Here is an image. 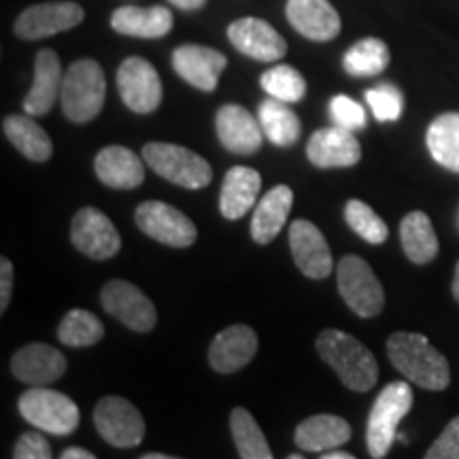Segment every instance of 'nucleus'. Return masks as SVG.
Segmentation results:
<instances>
[{
	"instance_id": "45",
	"label": "nucleus",
	"mask_w": 459,
	"mask_h": 459,
	"mask_svg": "<svg viewBox=\"0 0 459 459\" xmlns=\"http://www.w3.org/2000/svg\"><path fill=\"white\" fill-rule=\"evenodd\" d=\"M453 298L459 302V262H457V268H455V277H453Z\"/></svg>"
},
{
	"instance_id": "26",
	"label": "nucleus",
	"mask_w": 459,
	"mask_h": 459,
	"mask_svg": "<svg viewBox=\"0 0 459 459\" xmlns=\"http://www.w3.org/2000/svg\"><path fill=\"white\" fill-rule=\"evenodd\" d=\"M291 204H294V192L287 186H277L264 194V198L255 206L254 220H251V237L255 243L268 245L279 237Z\"/></svg>"
},
{
	"instance_id": "18",
	"label": "nucleus",
	"mask_w": 459,
	"mask_h": 459,
	"mask_svg": "<svg viewBox=\"0 0 459 459\" xmlns=\"http://www.w3.org/2000/svg\"><path fill=\"white\" fill-rule=\"evenodd\" d=\"M11 370L15 378L28 385H49L66 372V358L51 344L32 342L13 355Z\"/></svg>"
},
{
	"instance_id": "25",
	"label": "nucleus",
	"mask_w": 459,
	"mask_h": 459,
	"mask_svg": "<svg viewBox=\"0 0 459 459\" xmlns=\"http://www.w3.org/2000/svg\"><path fill=\"white\" fill-rule=\"evenodd\" d=\"M294 440L302 451L325 453L351 440V426L338 415H313L296 428Z\"/></svg>"
},
{
	"instance_id": "38",
	"label": "nucleus",
	"mask_w": 459,
	"mask_h": 459,
	"mask_svg": "<svg viewBox=\"0 0 459 459\" xmlns=\"http://www.w3.org/2000/svg\"><path fill=\"white\" fill-rule=\"evenodd\" d=\"M330 117L332 122L347 130H361L366 126V111L359 102H355L349 96L338 94L330 102Z\"/></svg>"
},
{
	"instance_id": "33",
	"label": "nucleus",
	"mask_w": 459,
	"mask_h": 459,
	"mask_svg": "<svg viewBox=\"0 0 459 459\" xmlns=\"http://www.w3.org/2000/svg\"><path fill=\"white\" fill-rule=\"evenodd\" d=\"M344 71L351 77H375L389 66V49L381 39H361L344 54Z\"/></svg>"
},
{
	"instance_id": "20",
	"label": "nucleus",
	"mask_w": 459,
	"mask_h": 459,
	"mask_svg": "<svg viewBox=\"0 0 459 459\" xmlns=\"http://www.w3.org/2000/svg\"><path fill=\"white\" fill-rule=\"evenodd\" d=\"M285 15L302 37L325 43L341 32V15L328 0H287Z\"/></svg>"
},
{
	"instance_id": "17",
	"label": "nucleus",
	"mask_w": 459,
	"mask_h": 459,
	"mask_svg": "<svg viewBox=\"0 0 459 459\" xmlns=\"http://www.w3.org/2000/svg\"><path fill=\"white\" fill-rule=\"evenodd\" d=\"M226 65L228 57L221 51L203 45H181L172 54V68L177 74L203 91H213L217 88Z\"/></svg>"
},
{
	"instance_id": "36",
	"label": "nucleus",
	"mask_w": 459,
	"mask_h": 459,
	"mask_svg": "<svg viewBox=\"0 0 459 459\" xmlns=\"http://www.w3.org/2000/svg\"><path fill=\"white\" fill-rule=\"evenodd\" d=\"M262 88L273 96V99L283 102H300L307 94V82L296 68L279 65L266 71L260 79Z\"/></svg>"
},
{
	"instance_id": "15",
	"label": "nucleus",
	"mask_w": 459,
	"mask_h": 459,
	"mask_svg": "<svg viewBox=\"0 0 459 459\" xmlns=\"http://www.w3.org/2000/svg\"><path fill=\"white\" fill-rule=\"evenodd\" d=\"M230 43L240 54L260 62L281 60L287 54V43L268 22L257 17H240L228 26Z\"/></svg>"
},
{
	"instance_id": "24",
	"label": "nucleus",
	"mask_w": 459,
	"mask_h": 459,
	"mask_svg": "<svg viewBox=\"0 0 459 459\" xmlns=\"http://www.w3.org/2000/svg\"><path fill=\"white\" fill-rule=\"evenodd\" d=\"M262 177L249 166H234L223 177L220 211L226 220H240L260 196Z\"/></svg>"
},
{
	"instance_id": "8",
	"label": "nucleus",
	"mask_w": 459,
	"mask_h": 459,
	"mask_svg": "<svg viewBox=\"0 0 459 459\" xmlns=\"http://www.w3.org/2000/svg\"><path fill=\"white\" fill-rule=\"evenodd\" d=\"M94 426L111 446L130 449L145 438V419L132 402L119 395H107L94 409Z\"/></svg>"
},
{
	"instance_id": "32",
	"label": "nucleus",
	"mask_w": 459,
	"mask_h": 459,
	"mask_svg": "<svg viewBox=\"0 0 459 459\" xmlns=\"http://www.w3.org/2000/svg\"><path fill=\"white\" fill-rule=\"evenodd\" d=\"M230 432H232L234 445L243 459H271L273 451L266 443L262 428L249 411L234 409L230 415Z\"/></svg>"
},
{
	"instance_id": "37",
	"label": "nucleus",
	"mask_w": 459,
	"mask_h": 459,
	"mask_svg": "<svg viewBox=\"0 0 459 459\" xmlns=\"http://www.w3.org/2000/svg\"><path fill=\"white\" fill-rule=\"evenodd\" d=\"M366 102L378 122H398L404 111V96L392 83H381L366 91Z\"/></svg>"
},
{
	"instance_id": "48",
	"label": "nucleus",
	"mask_w": 459,
	"mask_h": 459,
	"mask_svg": "<svg viewBox=\"0 0 459 459\" xmlns=\"http://www.w3.org/2000/svg\"><path fill=\"white\" fill-rule=\"evenodd\" d=\"M457 228H459V211H457Z\"/></svg>"
},
{
	"instance_id": "41",
	"label": "nucleus",
	"mask_w": 459,
	"mask_h": 459,
	"mask_svg": "<svg viewBox=\"0 0 459 459\" xmlns=\"http://www.w3.org/2000/svg\"><path fill=\"white\" fill-rule=\"evenodd\" d=\"M11 294H13V264L3 257L0 260V313L9 308Z\"/></svg>"
},
{
	"instance_id": "1",
	"label": "nucleus",
	"mask_w": 459,
	"mask_h": 459,
	"mask_svg": "<svg viewBox=\"0 0 459 459\" xmlns=\"http://www.w3.org/2000/svg\"><path fill=\"white\" fill-rule=\"evenodd\" d=\"M387 355L394 368L415 385L429 392H443L449 387V361L423 334L395 332L387 341Z\"/></svg>"
},
{
	"instance_id": "19",
	"label": "nucleus",
	"mask_w": 459,
	"mask_h": 459,
	"mask_svg": "<svg viewBox=\"0 0 459 459\" xmlns=\"http://www.w3.org/2000/svg\"><path fill=\"white\" fill-rule=\"evenodd\" d=\"M215 130L221 145L238 156H251L262 145L264 132L260 119H255L240 105H223L217 111Z\"/></svg>"
},
{
	"instance_id": "34",
	"label": "nucleus",
	"mask_w": 459,
	"mask_h": 459,
	"mask_svg": "<svg viewBox=\"0 0 459 459\" xmlns=\"http://www.w3.org/2000/svg\"><path fill=\"white\" fill-rule=\"evenodd\" d=\"M105 336V325L96 317L94 313L85 311V308H73L65 315L57 328V338L62 344L73 349L91 347V344L100 342Z\"/></svg>"
},
{
	"instance_id": "11",
	"label": "nucleus",
	"mask_w": 459,
	"mask_h": 459,
	"mask_svg": "<svg viewBox=\"0 0 459 459\" xmlns=\"http://www.w3.org/2000/svg\"><path fill=\"white\" fill-rule=\"evenodd\" d=\"M117 90L130 111L147 115L162 105V82L152 62L143 57H128L117 68Z\"/></svg>"
},
{
	"instance_id": "4",
	"label": "nucleus",
	"mask_w": 459,
	"mask_h": 459,
	"mask_svg": "<svg viewBox=\"0 0 459 459\" xmlns=\"http://www.w3.org/2000/svg\"><path fill=\"white\" fill-rule=\"evenodd\" d=\"M412 409V389L409 383L394 381L378 394L370 409L366 426V445L375 459L385 457L392 445L398 440L400 421Z\"/></svg>"
},
{
	"instance_id": "39",
	"label": "nucleus",
	"mask_w": 459,
	"mask_h": 459,
	"mask_svg": "<svg viewBox=\"0 0 459 459\" xmlns=\"http://www.w3.org/2000/svg\"><path fill=\"white\" fill-rule=\"evenodd\" d=\"M426 459H459V417H453L438 440L429 446Z\"/></svg>"
},
{
	"instance_id": "9",
	"label": "nucleus",
	"mask_w": 459,
	"mask_h": 459,
	"mask_svg": "<svg viewBox=\"0 0 459 459\" xmlns=\"http://www.w3.org/2000/svg\"><path fill=\"white\" fill-rule=\"evenodd\" d=\"M134 221L147 237L162 245L177 247V249L192 247L198 238V230L194 221L179 209L160 203V200H149V203L136 206Z\"/></svg>"
},
{
	"instance_id": "5",
	"label": "nucleus",
	"mask_w": 459,
	"mask_h": 459,
	"mask_svg": "<svg viewBox=\"0 0 459 459\" xmlns=\"http://www.w3.org/2000/svg\"><path fill=\"white\" fill-rule=\"evenodd\" d=\"M143 160L162 179L186 189H203L213 179L211 164L203 156L175 143H147Z\"/></svg>"
},
{
	"instance_id": "43",
	"label": "nucleus",
	"mask_w": 459,
	"mask_h": 459,
	"mask_svg": "<svg viewBox=\"0 0 459 459\" xmlns=\"http://www.w3.org/2000/svg\"><path fill=\"white\" fill-rule=\"evenodd\" d=\"M170 3L177 4V7L183 11H196L204 7L206 0H170Z\"/></svg>"
},
{
	"instance_id": "46",
	"label": "nucleus",
	"mask_w": 459,
	"mask_h": 459,
	"mask_svg": "<svg viewBox=\"0 0 459 459\" xmlns=\"http://www.w3.org/2000/svg\"><path fill=\"white\" fill-rule=\"evenodd\" d=\"M141 459H170V455H164V453H147Z\"/></svg>"
},
{
	"instance_id": "13",
	"label": "nucleus",
	"mask_w": 459,
	"mask_h": 459,
	"mask_svg": "<svg viewBox=\"0 0 459 459\" xmlns=\"http://www.w3.org/2000/svg\"><path fill=\"white\" fill-rule=\"evenodd\" d=\"M83 9L77 3H43L32 4L17 17L15 34L24 41L54 37L57 32H66L83 22Z\"/></svg>"
},
{
	"instance_id": "47",
	"label": "nucleus",
	"mask_w": 459,
	"mask_h": 459,
	"mask_svg": "<svg viewBox=\"0 0 459 459\" xmlns=\"http://www.w3.org/2000/svg\"><path fill=\"white\" fill-rule=\"evenodd\" d=\"M304 455H298V453H294V455H290V459H302Z\"/></svg>"
},
{
	"instance_id": "3",
	"label": "nucleus",
	"mask_w": 459,
	"mask_h": 459,
	"mask_svg": "<svg viewBox=\"0 0 459 459\" xmlns=\"http://www.w3.org/2000/svg\"><path fill=\"white\" fill-rule=\"evenodd\" d=\"M107 77L99 62L77 60L68 66L62 82V108L73 124H88L105 107Z\"/></svg>"
},
{
	"instance_id": "22",
	"label": "nucleus",
	"mask_w": 459,
	"mask_h": 459,
	"mask_svg": "<svg viewBox=\"0 0 459 459\" xmlns=\"http://www.w3.org/2000/svg\"><path fill=\"white\" fill-rule=\"evenodd\" d=\"M257 336L249 325H230L213 338L209 349V361L220 375H232L254 359Z\"/></svg>"
},
{
	"instance_id": "23",
	"label": "nucleus",
	"mask_w": 459,
	"mask_h": 459,
	"mask_svg": "<svg viewBox=\"0 0 459 459\" xmlns=\"http://www.w3.org/2000/svg\"><path fill=\"white\" fill-rule=\"evenodd\" d=\"M94 170L105 186L134 189L145 181V164L128 147L108 145L94 160Z\"/></svg>"
},
{
	"instance_id": "2",
	"label": "nucleus",
	"mask_w": 459,
	"mask_h": 459,
	"mask_svg": "<svg viewBox=\"0 0 459 459\" xmlns=\"http://www.w3.org/2000/svg\"><path fill=\"white\" fill-rule=\"evenodd\" d=\"M319 358L336 372L341 383L351 392H370L378 381L377 358L366 344L342 330L328 328L317 336Z\"/></svg>"
},
{
	"instance_id": "44",
	"label": "nucleus",
	"mask_w": 459,
	"mask_h": 459,
	"mask_svg": "<svg viewBox=\"0 0 459 459\" xmlns=\"http://www.w3.org/2000/svg\"><path fill=\"white\" fill-rule=\"evenodd\" d=\"M324 459H353L351 453H338V451H328V453H321Z\"/></svg>"
},
{
	"instance_id": "21",
	"label": "nucleus",
	"mask_w": 459,
	"mask_h": 459,
	"mask_svg": "<svg viewBox=\"0 0 459 459\" xmlns=\"http://www.w3.org/2000/svg\"><path fill=\"white\" fill-rule=\"evenodd\" d=\"M62 73L60 57L54 49H41L34 62V79L32 88L24 99V111L32 117H43L48 115L62 94Z\"/></svg>"
},
{
	"instance_id": "29",
	"label": "nucleus",
	"mask_w": 459,
	"mask_h": 459,
	"mask_svg": "<svg viewBox=\"0 0 459 459\" xmlns=\"http://www.w3.org/2000/svg\"><path fill=\"white\" fill-rule=\"evenodd\" d=\"M400 240L406 257L417 266H426L438 255V237L423 211H411L400 223Z\"/></svg>"
},
{
	"instance_id": "40",
	"label": "nucleus",
	"mask_w": 459,
	"mask_h": 459,
	"mask_svg": "<svg viewBox=\"0 0 459 459\" xmlns=\"http://www.w3.org/2000/svg\"><path fill=\"white\" fill-rule=\"evenodd\" d=\"M39 432H41V429H39ZM39 432H26L17 438V443L13 446L15 459H49L54 455L48 438Z\"/></svg>"
},
{
	"instance_id": "30",
	"label": "nucleus",
	"mask_w": 459,
	"mask_h": 459,
	"mask_svg": "<svg viewBox=\"0 0 459 459\" xmlns=\"http://www.w3.org/2000/svg\"><path fill=\"white\" fill-rule=\"evenodd\" d=\"M257 119H260L264 136L273 145L290 147L300 139V119H298V115L283 100L273 99V96L268 100H264L260 105V111H257Z\"/></svg>"
},
{
	"instance_id": "35",
	"label": "nucleus",
	"mask_w": 459,
	"mask_h": 459,
	"mask_svg": "<svg viewBox=\"0 0 459 459\" xmlns=\"http://www.w3.org/2000/svg\"><path fill=\"white\" fill-rule=\"evenodd\" d=\"M344 220L358 237L370 245H383L389 237L387 223L372 211V206L361 203V200H349L344 206Z\"/></svg>"
},
{
	"instance_id": "6",
	"label": "nucleus",
	"mask_w": 459,
	"mask_h": 459,
	"mask_svg": "<svg viewBox=\"0 0 459 459\" xmlns=\"http://www.w3.org/2000/svg\"><path fill=\"white\" fill-rule=\"evenodd\" d=\"M20 412L30 426L54 436H71L82 421V412L66 394L45 385H34L22 394Z\"/></svg>"
},
{
	"instance_id": "28",
	"label": "nucleus",
	"mask_w": 459,
	"mask_h": 459,
	"mask_svg": "<svg viewBox=\"0 0 459 459\" xmlns=\"http://www.w3.org/2000/svg\"><path fill=\"white\" fill-rule=\"evenodd\" d=\"M3 130L17 152L30 162H48L54 153V143L49 134L34 122L32 115H9L4 117Z\"/></svg>"
},
{
	"instance_id": "12",
	"label": "nucleus",
	"mask_w": 459,
	"mask_h": 459,
	"mask_svg": "<svg viewBox=\"0 0 459 459\" xmlns=\"http://www.w3.org/2000/svg\"><path fill=\"white\" fill-rule=\"evenodd\" d=\"M71 240L77 247V251H82L83 255L96 262L111 260L122 247V237H119L117 228L113 226L111 220L102 211L94 209V206H83L82 211L74 213Z\"/></svg>"
},
{
	"instance_id": "10",
	"label": "nucleus",
	"mask_w": 459,
	"mask_h": 459,
	"mask_svg": "<svg viewBox=\"0 0 459 459\" xmlns=\"http://www.w3.org/2000/svg\"><path fill=\"white\" fill-rule=\"evenodd\" d=\"M102 308L134 332H152L158 324V313L152 300L134 283L113 279L100 291Z\"/></svg>"
},
{
	"instance_id": "14",
	"label": "nucleus",
	"mask_w": 459,
	"mask_h": 459,
	"mask_svg": "<svg viewBox=\"0 0 459 459\" xmlns=\"http://www.w3.org/2000/svg\"><path fill=\"white\" fill-rule=\"evenodd\" d=\"M290 249L294 255L296 266L308 279L321 281L330 277L332 268V251L328 247L321 230L307 220H298L290 228Z\"/></svg>"
},
{
	"instance_id": "42",
	"label": "nucleus",
	"mask_w": 459,
	"mask_h": 459,
	"mask_svg": "<svg viewBox=\"0 0 459 459\" xmlns=\"http://www.w3.org/2000/svg\"><path fill=\"white\" fill-rule=\"evenodd\" d=\"M62 459H96V455L88 449H82V446H68L62 451Z\"/></svg>"
},
{
	"instance_id": "27",
	"label": "nucleus",
	"mask_w": 459,
	"mask_h": 459,
	"mask_svg": "<svg viewBox=\"0 0 459 459\" xmlns=\"http://www.w3.org/2000/svg\"><path fill=\"white\" fill-rule=\"evenodd\" d=\"M115 32L136 39H162L172 28V13L166 7H119L111 15Z\"/></svg>"
},
{
	"instance_id": "7",
	"label": "nucleus",
	"mask_w": 459,
	"mask_h": 459,
	"mask_svg": "<svg viewBox=\"0 0 459 459\" xmlns=\"http://www.w3.org/2000/svg\"><path fill=\"white\" fill-rule=\"evenodd\" d=\"M338 291L344 304L359 317L370 319L385 307V291L370 264L358 255H344L336 268Z\"/></svg>"
},
{
	"instance_id": "31",
	"label": "nucleus",
	"mask_w": 459,
	"mask_h": 459,
	"mask_svg": "<svg viewBox=\"0 0 459 459\" xmlns=\"http://www.w3.org/2000/svg\"><path fill=\"white\" fill-rule=\"evenodd\" d=\"M428 149L434 162L459 175V113H445L428 128Z\"/></svg>"
},
{
	"instance_id": "16",
	"label": "nucleus",
	"mask_w": 459,
	"mask_h": 459,
	"mask_svg": "<svg viewBox=\"0 0 459 459\" xmlns=\"http://www.w3.org/2000/svg\"><path fill=\"white\" fill-rule=\"evenodd\" d=\"M307 156L317 169H349L361 158L359 141L341 126L321 128L307 143Z\"/></svg>"
}]
</instances>
